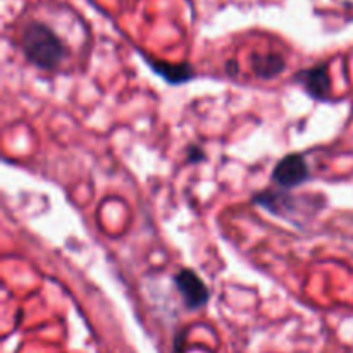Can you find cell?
Masks as SVG:
<instances>
[{
  "label": "cell",
  "instance_id": "1",
  "mask_svg": "<svg viewBox=\"0 0 353 353\" xmlns=\"http://www.w3.org/2000/svg\"><path fill=\"white\" fill-rule=\"evenodd\" d=\"M21 48L28 62L45 71H54L68 55V48L54 30L43 23L31 21L21 34Z\"/></svg>",
  "mask_w": 353,
  "mask_h": 353
},
{
  "label": "cell",
  "instance_id": "2",
  "mask_svg": "<svg viewBox=\"0 0 353 353\" xmlns=\"http://www.w3.org/2000/svg\"><path fill=\"white\" fill-rule=\"evenodd\" d=\"M310 171L309 164L303 159L302 154H288L278 162V165L272 171V181L279 188L292 190L303 185L309 179Z\"/></svg>",
  "mask_w": 353,
  "mask_h": 353
},
{
  "label": "cell",
  "instance_id": "3",
  "mask_svg": "<svg viewBox=\"0 0 353 353\" xmlns=\"http://www.w3.org/2000/svg\"><path fill=\"white\" fill-rule=\"evenodd\" d=\"M174 285L178 288V292L181 293L183 300H185V305L190 310L202 309L209 302V288L202 281V278L195 271H192V269H181L179 272H176Z\"/></svg>",
  "mask_w": 353,
  "mask_h": 353
},
{
  "label": "cell",
  "instance_id": "4",
  "mask_svg": "<svg viewBox=\"0 0 353 353\" xmlns=\"http://www.w3.org/2000/svg\"><path fill=\"white\" fill-rule=\"evenodd\" d=\"M295 81L305 88V92L312 97L314 100L326 102L331 97V79L327 74V65H314L310 69L296 72Z\"/></svg>",
  "mask_w": 353,
  "mask_h": 353
},
{
  "label": "cell",
  "instance_id": "5",
  "mask_svg": "<svg viewBox=\"0 0 353 353\" xmlns=\"http://www.w3.org/2000/svg\"><path fill=\"white\" fill-rule=\"evenodd\" d=\"M252 71L255 76L262 79L278 78L286 69V59L278 52H268V54H252L250 57Z\"/></svg>",
  "mask_w": 353,
  "mask_h": 353
},
{
  "label": "cell",
  "instance_id": "6",
  "mask_svg": "<svg viewBox=\"0 0 353 353\" xmlns=\"http://www.w3.org/2000/svg\"><path fill=\"white\" fill-rule=\"evenodd\" d=\"M147 62L148 68L169 85H183V83L192 81V78L195 76V71L190 64H165V62H159L155 59H147Z\"/></svg>",
  "mask_w": 353,
  "mask_h": 353
},
{
  "label": "cell",
  "instance_id": "7",
  "mask_svg": "<svg viewBox=\"0 0 353 353\" xmlns=\"http://www.w3.org/2000/svg\"><path fill=\"white\" fill-rule=\"evenodd\" d=\"M203 157H205V155H203V152L199 150V147L190 148V159H188L190 162H199V161H202Z\"/></svg>",
  "mask_w": 353,
  "mask_h": 353
}]
</instances>
